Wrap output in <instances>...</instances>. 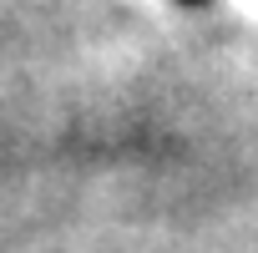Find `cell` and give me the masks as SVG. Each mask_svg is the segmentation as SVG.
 Returning a JSON list of instances; mask_svg holds the SVG:
<instances>
[{"label":"cell","mask_w":258,"mask_h":253,"mask_svg":"<svg viewBox=\"0 0 258 253\" xmlns=\"http://www.w3.org/2000/svg\"><path fill=\"white\" fill-rule=\"evenodd\" d=\"M182 6H208V0H182Z\"/></svg>","instance_id":"cell-1"}]
</instances>
